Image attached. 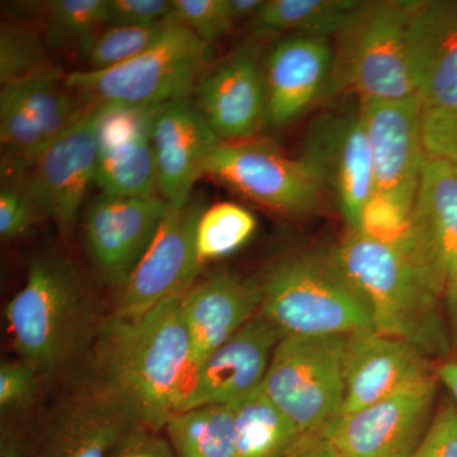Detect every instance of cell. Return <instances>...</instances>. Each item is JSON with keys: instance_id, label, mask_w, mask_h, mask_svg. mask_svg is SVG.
I'll return each instance as SVG.
<instances>
[{"instance_id": "1", "label": "cell", "mask_w": 457, "mask_h": 457, "mask_svg": "<svg viewBox=\"0 0 457 457\" xmlns=\"http://www.w3.org/2000/svg\"><path fill=\"white\" fill-rule=\"evenodd\" d=\"M183 294L141 314L111 312L93 341L97 381L155 432L176 414L194 369Z\"/></svg>"}, {"instance_id": "2", "label": "cell", "mask_w": 457, "mask_h": 457, "mask_svg": "<svg viewBox=\"0 0 457 457\" xmlns=\"http://www.w3.org/2000/svg\"><path fill=\"white\" fill-rule=\"evenodd\" d=\"M332 252L368 300L375 330L409 343L435 362L453 356L445 285L407 242H378L350 228Z\"/></svg>"}, {"instance_id": "3", "label": "cell", "mask_w": 457, "mask_h": 457, "mask_svg": "<svg viewBox=\"0 0 457 457\" xmlns=\"http://www.w3.org/2000/svg\"><path fill=\"white\" fill-rule=\"evenodd\" d=\"M5 317L20 359L53 371L95 341L92 295L79 270L59 254L29 262L25 285L8 303Z\"/></svg>"}, {"instance_id": "4", "label": "cell", "mask_w": 457, "mask_h": 457, "mask_svg": "<svg viewBox=\"0 0 457 457\" xmlns=\"http://www.w3.org/2000/svg\"><path fill=\"white\" fill-rule=\"evenodd\" d=\"M260 314L284 336H348L375 329L368 300L332 251L300 252L261 278Z\"/></svg>"}, {"instance_id": "5", "label": "cell", "mask_w": 457, "mask_h": 457, "mask_svg": "<svg viewBox=\"0 0 457 457\" xmlns=\"http://www.w3.org/2000/svg\"><path fill=\"white\" fill-rule=\"evenodd\" d=\"M212 46L174 21L149 49L102 71L66 74L69 87L93 106L156 108L189 98L210 68Z\"/></svg>"}, {"instance_id": "6", "label": "cell", "mask_w": 457, "mask_h": 457, "mask_svg": "<svg viewBox=\"0 0 457 457\" xmlns=\"http://www.w3.org/2000/svg\"><path fill=\"white\" fill-rule=\"evenodd\" d=\"M417 2H362L335 36L336 92L396 101L417 95L409 73L407 29Z\"/></svg>"}, {"instance_id": "7", "label": "cell", "mask_w": 457, "mask_h": 457, "mask_svg": "<svg viewBox=\"0 0 457 457\" xmlns=\"http://www.w3.org/2000/svg\"><path fill=\"white\" fill-rule=\"evenodd\" d=\"M342 336H285L262 389L303 436L320 433L341 414L345 398Z\"/></svg>"}, {"instance_id": "8", "label": "cell", "mask_w": 457, "mask_h": 457, "mask_svg": "<svg viewBox=\"0 0 457 457\" xmlns=\"http://www.w3.org/2000/svg\"><path fill=\"white\" fill-rule=\"evenodd\" d=\"M89 106L69 87L66 74L54 66L2 86L3 171L29 174L42 152L77 122Z\"/></svg>"}, {"instance_id": "9", "label": "cell", "mask_w": 457, "mask_h": 457, "mask_svg": "<svg viewBox=\"0 0 457 457\" xmlns=\"http://www.w3.org/2000/svg\"><path fill=\"white\" fill-rule=\"evenodd\" d=\"M299 159L335 197L348 227L359 228L363 206L375 194L360 99L315 117L303 135Z\"/></svg>"}, {"instance_id": "10", "label": "cell", "mask_w": 457, "mask_h": 457, "mask_svg": "<svg viewBox=\"0 0 457 457\" xmlns=\"http://www.w3.org/2000/svg\"><path fill=\"white\" fill-rule=\"evenodd\" d=\"M204 176L253 203L288 216L319 209L326 191L300 159L285 154L267 140L221 141Z\"/></svg>"}, {"instance_id": "11", "label": "cell", "mask_w": 457, "mask_h": 457, "mask_svg": "<svg viewBox=\"0 0 457 457\" xmlns=\"http://www.w3.org/2000/svg\"><path fill=\"white\" fill-rule=\"evenodd\" d=\"M438 378L351 413L321 431L338 457H413L431 425Z\"/></svg>"}, {"instance_id": "12", "label": "cell", "mask_w": 457, "mask_h": 457, "mask_svg": "<svg viewBox=\"0 0 457 457\" xmlns=\"http://www.w3.org/2000/svg\"><path fill=\"white\" fill-rule=\"evenodd\" d=\"M98 114L99 106L90 104L42 152L27 176V195L38 218H49L64 237L73 233L87 191L96 180Z\"/></svg>"}, {"instance_id": "13", "label": "cell", "mask_w": 457, "mask_h": 457, "mask_svg": "<svg viewBox=\"0 0 457 457\" xmlns=\"http://www.w3.org/2000/svg\"><path fill=\"white\" fill-rule=\"evenodd\" d=\"M204 201L191 197L170 207L152 245L128 281L117 290L113 314L137 315L186 293L203 269L198 262L196 228Z\"/></svg>"}, {"instance_id": "14", "label": "cell", "mask_w": 457, "mask_h": 457, "mask_svg": "<svg viewBox=\"0 0 457 457\" xmlns=\"http://www.w3.org/2000/svg\"><path fill=\"white\" fill-rule=\"evenodd\" d=\"M161 196L101 194L84 215L87 253L102 281L119 290L144 257L170 212Z\"/></svg>"}, {"instance_id": "15", "label": "cell", "mask_w": 457, "mask_h": 457, "mask_svg": "<svg viewBox=\"0 0 457 457\" xmlns=\"http://www.w3.org/2000/svg\"><path fill=\"white\" fill-rule=\"evenodd\" d=\"M360 102L371 153L375 192L411 209L427 159L422 101L414 95L396 101Z\"/></svg>"}, {"instance_id": "16", "label": "cell", "mask_w": 457, "mask_h": 457, "mask_svg": "<svg viewBox=\"0 0 457 457\" xmlns=\"http://www.w3.org/2000/svg\"><path fill=\"white\" fill-rule=\"evenodd\" d=\"M143 422L97 381L57 409L27 457H116Z\"/></svg>"}, {"instance_id": "17", "label": "cell", "mask_w": 457, "mask_h": 457, "mask_svg": "<svg viewBox=\"0 0 457 457\" xmlns=\"http://www.w3.org/2000/svg\"><path fill=\"white\" fill-rule=\"evenodd\" d=\"M263 59L254 36L210 65L198 82V110L221 141L253 139L266 126Z\"/></svg>"}, {"instance_id": "18", "label": "cell", "mask_w": 457, "mask_h": 457, "mask_svg": "<svg viewBox=\"0 0 457 457\" xmlns=\"http://www.w3.org/2000/svg\"><path fill=\"white\" fill-rule=\"evenodd\" d=\"M263 73L266 126L297 121L336 93L333 44L320 36H284L264 55Z\"/></svg>"}, {"instance_id": "19", "label": "cell", "mask_w": 457, "mask_h": 457, "mask_svg": "<svg viewBox=\"0 0 457 457\" xmlns=\"http://www.w3.org/2000/svg\"><path fill=\"white\" fill-rule=\"evenodd\" d=\"M284 333L260 312L201 361L189 376L179 411L230 405L261 389L273 351Z\"/></svg>"}, {"instance_id": "20", "label": "cell", "mask_w": 457, "mask_h": 457, "mask_svg": "<svg viewBox=\"0 0 457 457\" xmlns=\"http://www.w3.org/2000/svg\"><path fill=\"white\" fill-rule=\"evenodd\" d=\"M433 362L409 343L375 329L345 336L341 414L369 407L436 378Z\"/></svg>"}, {"instance_id": "21", "label": "cell", "mask_w": 457, "mask_h": 457, "mask_svg": "<svg viewBox=\"0 0 457 457\" xmlns=\"http://www.w3.org/2000/svg\"><path fill=\"white\" fill-rule=\"evenodd\" d=\"M155 108L99 106L96 185L114 197H152L158 192L152 121Z\"/></svg>"}, {"instance_id": "22", "label": "cell", "mask_w": 457, "mask_h": 457, "mask_svg": "<svg viewBox=\"0 0 457 457\" xmlns=\"http://www.w3.org/2000/svg\"><path fill=\"white\" fill-rule=\"evenodd\" d=\"M152 141L159 195L170 206H183L221 140L196 102L185 98L155 108Z\"/></svg>"}, {"instance_id": "23", "label": "cell", "mask_w": 457, "mask_h": 457, "mask_svg": "<svg viewBox=\"0 0 457 457\" xmlns=\"http://www.w3.org/2000/svg\"><path fill=\"white\" fill-rule=\"evenodd\" d=\"M409 73L425 111L457 108V2H417L407 29Z\"/></svg>"}, {"instance_id": "24", "label": "cell", "mask_w": 457, "mask_h": 457, "mask_svg": "<svg viewBox=\"0 0 457 457\" xmlns=\"http://www.w3.org/2000/svg\"><path fill=\"white\" fill-rule=\"evenodd\" d=\"M261 303V279L222 270L195 282L180 303L194 369L248 323L260 312Z\"/></svg>"}, {"instance_id": "25", "label": "cell", "mask_w": 457, "mask_h": 457, "mask_svg": "<svg viewBox=\"0 0 457 457\" xmlns=\"http://www.w3.org/2000/svg\"><path fill=\"white\" fill-rule=\"evenodd\" d=\"M407 242L446 287L457 266V165L427 156Z\"/></svg>"}, {"instance_id": "26", "label": "cell", "mask_w": 457, "mask_h": 457, "mask_svg": "<svg viewBox=\"0 0 457 457\" xmlns=\"http://www.w3.org/2000/svg\"><path fill=\"white\" fill-rule=\"evenodd\" d=\"M362 4L359 0H267L252 21L255 37H335Z\"/></svg>"}, {"instance_id": "27", "label": "cell", "mask_w": 457, "mask_h": 457, "mask_svg": "<svg viewBox=\"0 0 457 457\" xmlns=\"http://www.w3.org/2000/svg\"><path fill=\"white\" fill-rule=\"evenodd\" d=\"M230 405L236 420L237 457H285L303 437L262 387Z\"/></svg>"}, {"instance_id": "28", "label": "cell", "mask_w": 457, "mask_h": 457, "mask_svg": "<svg viewBox=\"0 0 457 457\" xmlns=\"http://www.w3.org/2000/svg\"><path fill=\"white\" fill-rule=\"evenodd\" d=\"M177 457H237L231 405H204L173 414L165 425Z\"/></svg>"}, {"instance_id": "29", "label": "cell", "mask_w": 457, "mask_h": 457, "mask_svg": "<svg viewBox=\"0 0 457 457\" xmlns=\"http://www.w3.org/2000/svg\"><path fill=\"white\" fill-rule=\"evenodd\" d=\"M45 9V40L55 49L83 55L107 27V0H54Z\"/></svg>"}, {"instance_id": "30", "label": "cell", "mask_w": 457, "mask_h": 457, "mask_svg": "<svg viewBox=\"0 0 457 457\" xmlns=\"http://www.w3.org/2000/svg\"><path fill=\"white\" fill-rule=\"evenodd\" d=\"M257 219L245 207L219 203L206 207L198 219L196 252L201 266L239 251L253 237Z\"/></svg>"}, {"instance_id": "31", "label": "cell", "mask_w": 457, "mask_h": 457, "mask_svg": "<svg viewBox=\"0 0 457 457\" xmlns=\"http://www.w3.org/2000/svg\"><path fill=\"white\" fill-rule=\"evenodd\" d=\"M53 68L46 54V40L36 27L3 22L0 29V83L16 82Z\"/></svg>"}, {"instance_id": "32", "label": "cell", "mask_w": 457, "mask_h": 457, "mask_svg": "<svg viewBox=\"0 0 457 457\" xmlns=\"http://www.w3.org/2000/svg\"><path fill=\"white\" fill-rule=\"evenodd\" d=\"M174 21L171 17L165 22L147 27H104L83 54L88 62L87 69L102 71L140 55L163 36Z\"/></svg>"}, {"instance_id": "33", "label": "cell", "mask_w": 457, "mask_h": 457, "mask_svg": "<svg viewBox=\"0 0 457 457\" xmlns=\"http://www.w3.org/2000/svg\"><path fill=\"white\" fill-rule=\"evenodd\" d=\"M411 209L393 197L375 192L361 212L359 230L378 242L399 245L407 239Z\"/></svg>"}, {"instance_id": "34", "label": "cell", "mask_w": 457, "mask_h": 457, "mask_svg": "<svg viewBox=\"0 0 457 457\" xmlns=\"http://www.w3.org/2000/svg\"><path fill=\"white\" fill-rule=\"evenodd\" d=\"M173 17L212 46L236 26L228 0H173Z\"/></svg>"}, {"instance_id": "35", "label": "cell", "mask_w": 457, "mask_h": 457, "mask_svg": "<svg viewBox=\"0 0 457 457\" xmlns=\"http://www.w3.org/2000/svg\"><path fill=\"white\" fill-rule=\"evenodd\" d=\"M4 173L0 188V236L8 240L26 234L38 216L26 191L29 174Z\"/></svg>"}, {"instance_id": "36", "label": "cell", "mask_w": 457, "mask_h": 457, "mask_svg": "<svg viewBox=\"0 0 457 457\" xmlns=\"http://www.w3.org/2000/svg\"><path fill=\"white\" fill-rule=\"evenodd\" d=\"M41 371L22 359L7 361L0 366V409L3 413H17L31 407L38 390Z\"/></svg>"}, {"instance_id": "37", "label": "cell", "mask_w": 457, "mask_h": 457, "mask_svg": "<svg viewBox=\"0 0 457 457\" xmlns=\"http://www.w3.org/2000/svg\"><path fill=\"white\" fill-rule=\"evenodd\" d=\"M173 17L167 0H107V26L147 27Z\"/></svg>"}, {"instance_id": "38", "label": "cell", "mask_w": 457, "mask_h": 457, "mask_svg": "<svg viewBox=\"0 0 457 457\" xmlns=\"http://www.w3.org/2000/svg\"><path fill=\"white\" fill-rule=\"evenodd\" d=\"M423 143L427 156L457 165V108L425 111Z\"/></svg>"}, {"instance_id": "39", "label": "cell", "mask_w": 457, "mask_h": 457, "mask_svg": "<svg viewBox=\"0 0 457 457\" xmlns=\"http://www.w3.org/2000/svg\"><path fill=\"white\" fill-rule=\"evenodd\" d=\"M413 457H457V407L453 399L446 400L435 411Z\"/></svg>"}, {"instance_id": "40", "label": "cell", "mask_w": 457, "mask_h": 457, "mask_svg": "<svg viewBox=\"0 0 457 457\" xmlns=\"http://www.w3.org/2000/svg\"><path fill=\"white\" fill-rule=\"evenodd\" d=\"M116 457H177L170 441L143 426L126 441Z\"/></svg>"}, {"instance_id": "41", "label": "cell", "mask_w": 457, "mask_h": 457, "mask_svg": "<svg viewBox=\"0 0 457 457\" xmlns=\"http://www.w3.org/2000/svg\"><path fill=\"white\" fill-rule=\"evenodd\" d=\"M285 457H338L321 433L303 436Z\"/></svg>"}, {"instance_id": "42", "label": "cell", "mask_w": 457, "mask_h": 457, "mask_svg": "<svg viewBox=\"0 0 457 457\" xmlns=\"http://www.w3.org/2000/svg\"><path fill=\"white\" fill-rule=\"evenodd\" d=\"M445 312H446L453 354L457 356V266L447 278L446 290H445Z\"/></svg>"}, {"instance_id": "43", "label": "cell", "mask_w": 457, "mask_h": 457, "mask_svg": "<svg viewBox=\"0 0 457 457\" xmlns=\"http://www.w3.org/2000/svg\"><path fill=\"white\" fill-rule=\"evenodd\" d=\"M438 381L445 385L451 394V399L457 407V356H451L436 366Z\"/></svg>"}, {"instance_id": "44", "label": "cell", "mask_w": 457, "mask_h": 457, "mask_svg": "<svg viewBox=\"0 0 457 457\" xmlns=\"http://www.w3.org/2000/svg\"><path fill=\"white\" fill-rule=\"evenodd\" d=\"M263 4V0H228L231 18L236 26L239 22L251 20V18L253 21Z\"/></svg>"}, {"instance_id": "45", "label": "cell", "mask_w": 457, "mask_h": 457, "mask_svg": "<svg viewBox=\"0 0 457 457\" xmlns=\"http://www.w3.org/2000/svg\"><path fill=\"white\" fill-rule=\"evenodd\" d=\"M7 457H9V456H7Z\"/></svg>"}]
</instances>
